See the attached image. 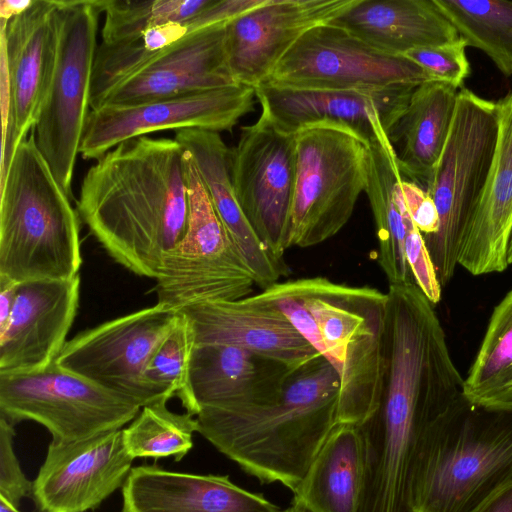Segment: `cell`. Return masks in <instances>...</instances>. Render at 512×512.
Returning a JSON list of instances; mask_svg holds the SVG:
<instances>
[{"label": "cell", "mask_w": 512, "mask_h": 512, "mask_svg": "<svg viewBox=\"0 0 512 512\" xmlns=\"http://www.w3.org/2000/svg\"><path fill=\"white\" fill-rule=\"evenodd\" d=\"M0 512H20L18 507L14 506L4 497L0 496Z\"/></svg>", "instance_id": "45"}, {"label": "cell", "mask_w": 512, "mask_h": 512, "mask_svg": "<svg viewBox=\"0 0 512 512\" xmlns=\"http://www.w3.org/2000/svg\"><path fill=\"white\" fill-rule=\"evenodd\" d=\"M402 192L408 213L423 238L433 235L438 228V213L428 192L403 177Z\"/></svg>", "instance_id": "40"}, {"label": "cell", "mask_w": 512, "mask_h": 512, "mask_svg": "<svg viewBox=\"0 0 512 512\" xmlns=\"http://www.w3.org/2000/svg\"><path fill=\"white\" fill-rule=\"evenodd\" d=\"M498 131L497 103L461 88L447 143L425 188L437 209L438 228L423 239L441 287L454 275L491 170Z\"/></svg>", "instance_id": "7"}, {"label": "cell", "mask_w": 512, "mask_h": 512, "mask_svg": "<svg viewBox=\"0 0 512 512\" xmlns=\"http://www.w3.org/2000/svg\"><path fill=\"white\" fill-rule=\"evenodd\" d=\"M165 401L141 408L123 429V440L133 458H169L180 461L193 447L197 420L189 413L170 411Z\"/></svg>", "instance_id": "34"}, {"label": "cell", "mask_w": 512, "mask_h": 512, "mask_svg": "<svg viewBox=\"0 0 512 512\" xmlns=\"http://www.w3.org/2000/svg\"><path fill=\"white\" fill-rule=\"evenodd\" d=\"M185 151L187 228L165 257L155 286L157 303L177 311L199 303L241 300L251 296L256 286Z\"/></svg>", "instance_id": "10"}, {"label": "cell", "mask_w": 512, "mask_h": 512, "mask_svg": "<svg viewBox=\"0 0 512 512\" xmlns=\"http://www.w3.org/2000/svg\"><path fill=\"white\" fill-rule=\"evenodd\" d=\"M507 260L509 264H512V227L509 234L508 246H507Z\"/></svg>", "instance_id": "46"}, {"label": "cell", "mask_w": 512, "mask_h": 512, "mask_svg": "<svg viewBox=\"0 0 512 512\" xmlns=\"http://www.w3.org/2000/svg\"><path fill=\"white\" fill-rule=\"evenodd\" d=\"M34 0H1L0 18L1 23H7L14 17L25 12Z\"/></svg>", "instance_id": "44"}, {"label": "cell", "mask_w": 512, "mask_h": 512, "mask_svg": "<svg viewBox=\"0 0 512 512\" xmlns=\"http://www.w3.org/2000/svg\"><path fill=\"white\" fill-rule=\"evenodd\" d=\"M363 475L359 429L339 424L329 435L293 492L307 512H357Z\"/></svg>", "instance_id": "30"}, {"label": "cell", "mask_w": 512, "mask_h": 512, "mask_svg": "<svg viewBox=\"0 0 512 512\" xmlns=\"http://www.w3.org/2000/svg\"><path fill=\"white\" fill-rule=\"evenodd\" d=\"M457 99V89L448 84L437 81L419 84L388 135L401 174L423 189L447 143Z\"/></svg>", "instance_id": "28"}, {"label": "cell", "mask_w": 512, "mask_h": 512, "mask_svg": "<svg viewBox=\"0 0 512 512\" xmlns=\"http://www.w3.org/2000/svg\"><path fill=\"white\" fill-rule=\"evenodd\" d=\"M354 0H262L225 25L228 67L238 84L256 87L310 29L332 21Z\"/></svg>", "instance_id": "18"}, {"label": "cell", "mask_w": 512, "mask_h": 512, "mask_svg": "<svg viewBox=\"0 0 512 512\" xmlns=\"http://www.w3.org/2000/svg\"><path fill=\"white\" fill-rule=\"evenodd\" d=\"M141 407L60 367L0 373V416L34 421L53 442L73 443L121 429Z\"/></svg>", "instance_id": "11"}, {"label": "cell", "mask_w": 512, "mask_h": 512, "mask_svg": "<svg viewBox=\"0 0 512 512\" xmlns=\"http://www.w3.org/2000/svg\"><path fill=\"white\" fill-rule=\"evenodd\" d=\"M296 177L287 249L318 245L349 221L365 192L370 145L351 130L315 124L295 133Z\"/></svg>", "instance_id": "8"}, {"label": "cell", "mask_w": 512, "mask_h": 512, "mask_svg": "<svg viewBox=\"0 0 512 512\" xmlns=\"http://www.w3.org/2000/svg\"><path fill=\"white\" fill-rule=\"evenodd\" d=\"M175 140L190 153L213 207L252 272L256 286L264 290L288 276V265L269 251L240 208L230 175V149L220 134L183 129L176 131Z\"/></svg>", "instance_id": "25"}, {"label": "cell", "mask_w": 512, "mask_h": 512, "mask_svg": "<svg viewBox=\"0 0 512 512\" xmlns=\"http://www.w3.org/2000/svg\"><path fill=\"white\" fill-rule=\"evenodd\" d=\"M330 23L392 55L460 39L434 0H354Z\"/></svg>", "instance_id": "27"}, {"label": "cell", "mask_w": 512, "mask_h": 512, "mask_svg": "<svg viewBox=\"0 0 512 512\" xmlns=\"http://www.w3.org/2000/svg\"><path fill=\"white\" fill-rule=\"evenodd\" d=\"M463 392L485 405L512 404V290L493 310Z\"/></svg>", "instance_id": "31"}, {"label": "cell", "mask_w": 512, "mask_h": 512, "mask_svg": "<svg viewBox=\"0 0 512 512\" xmlns=\"http://www.w3.org/2000/svg\"><path fill=\"white\" fill-rule=\"evenodd\" d=\"M133 458L123 429L73 442L51 441L32 482L38 512H86L99 507L127 480Z\"/></svg>", "instance_id": "17"}, {"label": "cell", "mask_w": 512, "mask_h": 512, "mask_svg": "<svg viewBox=\"0 0 512 512\" xmlns=\"http://www.w3.org/2000/svg\"><path fill=\"white\" fill-rule=\"evenodd\" d=\"M405 254L416 286L433 305L439 303L442 287L423 236L413 222L407 229Z\"/></svg>", "instance_id": "39"}, {"label": "cell", "mask_w": 512, "mask_h": 512, "mask_svg": "<svg viewBox=\"0 0 512 512\" xmlns=\"http://www.w3.org/2000/svg\"><path fill=\"white\" fill-rule=\"evenodd\" d=\"M466 46L483 51L499 70L512 75V1L434 0Z\"/></svg>", "instance_id": "32"}, {"label": "cell", "mask_w": 512, "mask_h": 512, "mask_svg": "<svg viewBox=\"0 0 512 512\" xmlns=\"http://www.w3.org/2000/svg\"><path fill=\"white\" fill-rule=\"evenodd\" d=\"M291 369L236 346L195 344L179 399L193 416L205 408L253 403L275 392Z\"/></svg>", "instance_id": "23"}, {"label": "cell", "mask_w": 512, "mask_h": 512, "mask_svg": "<svg viewBox=\"0 0 512 512\" xmlns=\"http://www.w3.org/2000/svg\"><path fill=\"white\" fill-rule=\"evenodd\" d=\"M284 512H307L299 505L292 503L291 506H289L287 509L284 510Z\"/></svg>", "instance_id": "47"}, {"label": "cell", "mask_w": 512, "mask_h": 512, "mask_svg": "<svg viewBox=\"0 0 512 512\" xmlns=\"http://www.w3.org/2000/svg\"><path fill=\"white\" fill-rule=\"evenodd\" d=\"M225 25L187 34L111 89L97 108L133 105L238 85L227 63Z\"/></svg>", "instance_id": "20"}, {"label": "cell", "mask_w": 512, "mask_h": 512, "mask_svg": "<svg viewBox=\"0 0 512 512\" xmlns=\"http://www.w3.org/2000/svg\"><path fill=\"white\" fill-rule=\"evenodd\" d=\"M194 333L186 316H178L165 337L152 353L144 372L147 386L163 401L180 397L187 380Z\"/></svg>", "instance_id": "36"}, {"label": "cell", "mask_w": 512, "mask_h": 512, "mask_svg": "<svg viewBox=\"0 0 512 512\" xmlns=\"http://www.w3.org/2000/svg\"><path fill=\"white\" fill-rule=\"evenodd\" d=\"M418 85L329 90L265 81L255 87V94L262 107L261 115L283 133L295 134L315 124H334L351 130L370 145L388 137Z\"/></svg>", "instance_id": "16"}, {"label": "cell", "mask_w": 512, "mask_h": 512, "mask_svg": "<svg viewBox=\"0 0 512 512\" xmlns=\"http://www.w3.org/2000/svg\"><path fill=\"white\" fill-rule=\"evenodd\" d=\"M187 34L185 23L171 22L149 28L134 39L111 44L100 43L93 66L90 109H96L111 89L137 73Z\"/></svg>", "instance_id": "33"}, {"label": "cell", "mask_w": 512, "mask_h": 512, "mask_svg": "<svg viewBox=\"0 0 512 512\" xmlns=\"http://www.w3.org/2000/svg\"><path fill=\"white\" fill-rule=\"evenodd\" d=\"M229 165L242 212L269 251L283 260L295 188V134L281 132L261 115L242 127Z\"/></svg>", "instance_id": "14"}, {"label": "cell", "mask_w": 512, "mask_h": 512, "mask_svg": "<svg viewBox=\"0 0 512 512\" xmlns=\"http://www.w3.org/2000/svg\"><path fill=\"white\" fill-rule=\"evenodd\" d=\"M18 283L0 276V330L7 324L13 310Z\"/></svg>", "instance_id": "42"}, {"label": "cell", "mask_w": 512, "mask_h": 512, "mask_svg": "<svg viewBox=\"0 0 512 512\" xmlns=\"http://www.w3.org/2000/svg\"><path fill=\"white\" fill-rule=\"evenodd\" d=\"M498 140L487 183L461 243L458 264L473 275L504 271L512 227V92L497 102Z\"/></svg>", "instance_id": "26"}, {"label": "cell", "mask_w": 512, "mask_h": 512, "mask_svg": "<svg viewBox=\"0 0 512 512\" xmlns=\"http://www.w3.org/2000/svg\"><path fill=\"white\" fill-rule=\"evenodd\" d=\"M255 88L233 85L123 106L90 110L79 154L98 160L123 141L161 130L230 131L254 109Z\"/></svg>", "instance_id": "15"}, {"label": "cell", "mask_w": 512, "mask_h": 512, "mask_svg": "<svg viewBox=\"0 0 512 512\" xmlns=\"http://www.w3.org/2000/svg\"><path fill=\"white\" fill-rule=\"evenodd\" d=\"M57 45V0H34L25 12L1 23V60L9 80L14 151L37 122L53 74Z\"/></svg>", "instance_id": "21"}, {"label": "cell", "mask_w": 512, "mask_h": 512, "mask_svg": "<svg viewBox=\"0 0 512 512\" xmlns=\"http://www.w3.org/2000/svg\"><path fill=\"white\" fill-rule=\"evenodd\" d=\"M177 316L156 303L109 320L67 341L55 362L141 408L163 401L147 386L144 372Z\"/></svg>", "instance_id": "12"}, {"label": "cell", "mask_w": 512, "mask_h": 512, "mask_svg": "<svg viewBox=\"0 0 512 512\" xmlns=\"http://www.w3.org/2000/svg\"><path fill=\"white\" fill-rule=\"evenodd\" d=\"M15 434L14 424L0 416V496L18 507L23 498L31 495L32 482L14 452Z\"/></svg>", "instance_id": "38"}, {"label": "cell", "mask_w": 512, "mask_h": 512, "mask_svg": "<svg viewBox=\"0 0 512 512\" xmlns=\"http://www.w3.org/2000/svg\"><path fill=\"white\" fill-rule=\"evenodd\" d=\"M475 512H512V484L496 493Z\"/></svg>", "instance_id": "43"}, {"label": "cell", "mask_w": 512, "mask_h": 512, "mask_svg": "<svg viewBox=\"0 0 512 512\" xmlns=\"http://www.w3.org/2000/svg\"><path fill=\"white\" fill-rule=\"evenodd\" d=\"M382 386L378 405L359 429L363 481L398 494L411 484L420 447L440 416L464 392L433 304L414 283L389 285Z\"/></svg>", "instance_id": "1"}, {"label": "cell", "mask_w": 512, "mask_h": 512, "mask_svg": "<svg viewBox=\"0 0 512 512\" xmlns=\"http://www.w3.org/2000/svg\"><path fill=\"white\" fill-rule=\"evenodd\" d=\"M58 1V45L51 81L33 128L36 144L71 199L74 166L90 113L98 0Z\"/></svg>", "instance_id": "9"}, {"label": "cell", "mask_w": 512, "mask_h": 512, "mask_svg": "<svg viewBox=\"0 0 512 512\" xmlns=\"http://www.w3.org/2000/svg\"><path fill=\"white\" fill-rule=\"evenodd\" d=\"M282 312L336 372L339 423L359 426L376 410L383 377L387 292L315 276L246 297Z\"/></svg>", "instance_id": "4"}, {"label": "cell", "mask_w": 512, "mask_h": 512, "mask_svg": "<svg viewBox=\"0 0 512 512\" xmlns=\"http://www.w3.org/2000/svg\"><path fill=\"white\" fill-rule=\"evenodd\" d=\"M262 0H210L208 5L185 24L188 34L214 25L227 23L249 11Z\"/></svg>", "instance_id": "41"}, {"label": "cell", "mask_w": 512, "mask_h": 512, "mask_svg": "<svg viewBox=\"0 0 512 512\" xmlns=\"http://www.w3.org/2000/svg\"><path fill=\"white\" fill-rule=\"evenodd\" d=\"M186 151L147 135L121 142L85 174L77 211L108 255L157 279L188 223Z\"/></svg>", "instance_id": "2"}, {"label": "cell", "mask_w": 512, "mask_h": 512, "mask_svg": "<svg viewBox=\"0 0 512 512\" xmlns=\"http://www.w3.org/2000/svg\"><path fill=\"white\" fill-rule=\"evenodd\" d=\"M266 81L295 88L372 90L431 80L407 57L379 51L328 22L302 35Z\"/></svg>", "instance_id": "13"}, {"label": "cell", "mask_w": 512, "mask_h": 512, "mask_svg": "<svg viewBox=\"0 0 512 512\" xmlns=\"http://www.w3.org/2000/svg\"><path fill=\"white\" fill-rule=\"evenodd\" d=\"M402 180L388 137L370 144L365 193L375 221L377 261L389 285L414 283L405 254L407 229L413 221L405 205Z\"/></svg>", "instance_id": "29"}, {"label": "cell", "mask_w": 512, "mask_h": 512, "mask_svg": "<svg viewBox=\"0 0 512 512\" xmlns=\"http://www.w3.org/2000/svg\"><path fill=\"white\" fill-rule=\"evenodd\" d=\"M122 512H284L262 494L249 492L228 475L133 467L122 487Z\"/></svg>", "instance_id": "24"}, {"label": "cell", "mask_w": 512, "mask_h": 512, "mask_svg": "<svg viewBox=\"0 0 512 512\" xmlns=\"http://www.w3.org/2000/svg\"><path fill=\"white\" fill-rule=\"evenodd\" d=\"M0 184V276L22 283L79 275L78 215L33 129L15 149Z\"/></svg>", "instance_id": "6"}, {"label": "cell", "mask_w": 512, "mask_h": 512, "mask_svg": "<svg viewBox=\"0 0 512 512\" xmlns=\"http://www.w3.org/2000/svg\"><path fill=\"white\" fill-rule=\"evenodd\" d=\"M179 312L189 320L195 344L236 346L289 368L319 356L282 312L246 298L199 303Z\"/></svg>", "instance_id": "22"}, {"label": "cell", "mask_w": 512, "mask_h": 512, "mask_svg": "<svg viewBox=\"0 0 512 512\" xmlns=\"http://www.w3.org/2000/svg\"><path fill=\"white\" fill-rule=\"evenodd\" d=\"M210 0H98L105 13L101 43L134 39L147 29L171 22L186 23L202 11Z\"/></svg>", "instance_id": "35"}, {"label": "cell", "mask_w": 512, "mask_h": 512, "mask_svg": "<svg viewBox=\"0 0 512 512\" xmlns=\"http://www.w3.org/2000/svg\"><path fill=\"white\" fill-rule=\"evenodd\" d=\"M339 391L336 372L319 355L259 401L201 410L197 432L260 482L294 492L340 424Z\"/></svg>", "instance_id": "3"}, {"label": "cell", "mask_w": 512, "mask_h": 512, "mask_svg": "<svg viewBox=\"0 0 512 512\" xmlns=\"http://www.w3.org/2000/svg\"><path fill=\"white\" fill-rule=\"evenodd\" d=\"M466 47L465 42L459 39L440 46L416 48L403 56L418 65L431 81L445 83L457 89L471 72Z\"/></svg>", "instance_id": "37"}, {"label": "cell", "mask_w": 512, "mask_h": 512, "mask_svg": "<svg viewBox=\"0 0 512 512\" xmlns=\"http://www.w3.org/2000/svg\"><path fill=\"white\" fill-rule=\"evenodd\" d=\"M512 484V404L461 394L427 433L417 456L414 512H475Z\"/></svg>", "instance_id": "5"}, {"label": "cell", "mask_w": 512, "mask_h": 512, "mask_svg": "<svg viewBox=\"0 0 512 512\" xmlns=\"http://www.w3.org/2000/svg\"><path fill=\"white\" fill-rule=\"evenodd\" d=\"M79 298V275L18 283L12 313L0 330V373L33 372L55 362Z\"/></svg>", "instance_id": "19"}]
</instances>
